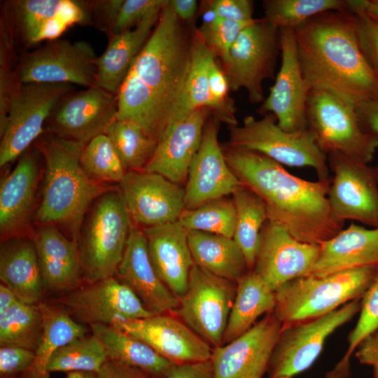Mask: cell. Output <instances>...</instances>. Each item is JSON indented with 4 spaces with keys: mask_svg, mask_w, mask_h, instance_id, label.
I'll use <instances>...</instances> for the list:
<instances>
[{
    "mask_svg": "<svg viewBox=\"0 0 378 378\" xmlns=\"http://www.w3.org/2000/svg\"><path fill=\"white\" fill-rule=\"evenodd\" d=\"M46 291L65 294L83 284L78 242L52 224L32 234Z\"/></svg>",
    "mask_w": 378,
    "mask_h": 378,
    "instance_id": "26",
    "label": "cell"
},
{
    "mask_svg": "<svg viewBox=\"0 0 378 378\" xmlns=\"http://www.w3.org/2000/svg\"><path fill=\"white\" fill-rule=\"evenodd\" d=\"M282 326L270 313L240 337L213 348L214 378H262Z\"/></svg>",
    "mask_w": 378,
    "mask_h": 378,
    "instance_id": "21",
    "label": "cell"
},
{
    "mask_svg": "<svg viewBox=\"0 0 378 378\" xmlns=\"http://www.w3.org/2000/svg\"><path fill=\"white\" fill-rule=\"evenodd\" d=\"M105 134L111 139L126 172L144 170L158 144L139 124L131 120L115 118Z\"/></svg>",
    "mask_w": 378,
    "mask_h": 378,
    "instance_id": "37",
    "label": "cell"
},
{
    "mask_svg": "<svg viewBox=\"0 0 378 378\" xmlns=\"http://www.w3.org/2000/svg\"><path fill=\"white\" fill-rule=\"evenodd\" d=\"M210 112L207 108H201L171 121L144 171L160 174L180 185L185 183Z\"/></svg>",
    "mask_w": 378,
    "mask_h": 378,
    "instance_id": "23",
    "label": "cell"
},
{
    "mask_svg": "<svg viewBox=\"0 0 378 378\" xmlns=\"http://www.w3.org/2000/svg\"><path fill=\"white\" fill-rule=\"evenodd\" d=\"M237 283L194 265L188 287L174 311L183 322L211 346L223 344L236 295Z\"/></svg>",
    "mask_w": 378,
    "mask_h": 378,
    "instance_id": "12",
    "label": "cell"
},
{
    "mask_svg": "<svg viewBox=\"0 0 378 378\" xmlns=\"http://www.w3.org/2000/svg\"><path fill=\"white\" fill-rule=\"evenodd\" d=\"M147 248L153 268L165 286L180 299L186 293L195 265L188 230L179 221L145 227Z\"/></svg>",
    "mask_w": 378,
    "mask_h": 378,
    "instance_id": "27",
    "label": "cell"
},
{
    "mask_svg": "<svg viewBox=\"0 0 378 378\" xmlns=\"http://www.w3.org/2000/svg\"><path fill=\"white\" fill-rule=\"evenodd\" d=\"M106 360L99 340L93 334L85 335L60 347L50 359L47 370L97 373Z\"/></svg>",
    "mask_w": 378,
    "mask_h": 378,
    "instance_id": "41",
    "label": "cell"
},
{
    "mask_svg": "<svg viewBox=\"0 0 378 378\" xmlns=\"http://www.w3.org/2000/svg\"><path fill=\"white\" fill-rule=\"evenodd\" d=\"M294 31L300 66L311 90L330 92L355 106L378 98V75L360 48L349 10L321 13Z\"/></svg>",
    "mask_w": 378,
    "mask_h": 378,
    "instance_id": "3",
    "label": "cell"
},
{
    "mask_svg": "<svg viewBox=\"0 0 378 378\" xmlns=\"http://www.w3.org/2000/svg\"><path fill=\"white\" fill-rule=\"evenodd\" d=\"M114 328L148 344L173 364L209 360L213 349L183 321L169 314L115 323Z\"/></svg>",
    "mask_w": 378,
    "mask_h": 378,
    "instance_id": "22",
    "label": "cell"
},
{
    "mask_svg": "<svg viewBox=\"0 0 378 378\" xmlns=\"http://www.w3.org/2000/svg\"><path fill=\"white\" fill-rule=\"evenodd\" d=\"M279 36L281 66L259 111L272 113L285 131L304 130L308 128L306 108L311 88L301 71L294 29L280 28Z\"/></svg>",
    "mask_w": 378,
    "mask_h": 378,
    "instance_id": "18",
    "label": "cell"
},
{
    "mask_svg": "<svg viewBox=\"0 0 378 378\" xmlns=\"http://www.w3.org/2000/svg\"><path fill=\"white\" fill-rule=\"evenodd\" d=\"M69 83L21 84L0 130V166L18 159L44 133L46 122L58 101L72 91Z\"/></svg>",
    "mask_w": 378,
    "mask_h": 378,
    "instance_id": "11",
    "label": "cell"
},
{
    "mask_svg": "<svg viewBox=\"0 0 378 378\" xmlns=\"http://www.w3.org/2000/svg\"><path fill=\"white\" fill-rule=\"evenodd\" d=\"M45 162L41 203L35 213L40 224L63 227L78 241L84 218L94 200L111 190L92 180L80 164L86 144L46 131L33 144Z\"/></svg>",
    "mask_w": 378,
    "mask_h": 378,
    "instance_id": "4",
    "label": "cell"
},
{
    "mask_svg": "<svg viewBox=\"0 0 378 378\" xmlns=\"http://www.w3.org/2000/svg\"><path fill=\"white\" fill-rule=\"evenodd\" d=\"M188 243L195 265L232 281L251 270L234 239L223 235L188 231Z\"/></svg>",
    "mask_w": 378,
    "mask_h": 378,
    "instance_id": "32",
    "label": "cell"
},
{
    "mask_svg": "<svg viewBox=\"0 0 378 378\" xmlns=\"http://www.w3.org/2000/svg\"><path fill=\"white\" fill-rule=\"evenodd\" d=\"M0 279L22 302L36 304L43 301L46 291L32 237L2 241Z\"/></svg>",
    "mask_w": 378,
    "mask_h": 378,
    "instance_id": "29",
    "label": "cell"
},
{
    "mask_svg": "<svg viewBox=\"0 0 378 378\" xmlns=\"http://www.w3.org/2000/svg\"><path fill=\"white\" fill-rule=\"evenodd\" d=\"M170 5L177 17L186 22L192 20L197 10L195 0H170Z\"/></svg>",
    "mask_w": 378,
    "mask_h": 378,
    "instance_id": "56",
    "label": "cell"
},
{
    "mask_svg": "<svg viewBox=\"0 0 378 378\" xmlns=\"http://www.w3.org/2000/svg\"><path fill=\"white\" fill-rule=\"evenodd\" d=\"M206 5V10L220 18L237 22L253 20V2L250 0H211Z\"/></svg>",
    "mask_w": 378,
    "mask_h": 378,
    "instance_id": "51",
    "label": "cell"
},
{
    "mask_svg": "<svg viewBox=\"0 0 378 378\" xmlns=\"http://www.w3.org/2000/svg\"><path fill=\"white\" fill-rule=\"evenodd\" d=\"M43 317V333L30 368L18 378H51L47 370L52 355L62 346L86 335V328L76 321L62 305L38 303Z\"/></svg>",
    "mask_w": 378,
    "mask_h": 378,
    "instance_id": "33",
    "label": "cell"
},
{
    "mask_svg": "<svg viewBox=\"0 0 378 378\" xmlns=\"http://www.w3.org/2000/svg\"><path fill=\"white\" fill-rule=\"evenodd\" d=\"M169 1V0H124L113 34L133 29L148 16L161 12Z\"/></svg>",
    "mask_w": 378,
    "mask_h": 378,
    "instance_id": "48",
    "label": "cell"
},
{
    "mask_svg": "<svg viewBox=\"0 0 378 378\" xmlns=\"http://www.w3.org/2000/svg\"><path fill=\"white\" fill-rule=\"evenodd\" d=\"M65 0H12L4 1L17 41L29 48L48 41L50 27Z\"/></svg>",
    "mask_w": 378,
    "mask_h": 378,
    "instance_id": "35",
    "label": "cell"
},
{
    "mask_svg": "<svg viewBox=\"0 0 378 378\" xmlns=\"http://www.w3.org/2000/svg\"><path fill=\"white\" fill-rule=\"evenodd\" d=\"M10 378H18V377H10Z\"/></svg>",
    "mask_w": 378,
    "mask_h": 378,
    "instance_id": "61",
    "label": "cell"
},
{
    "mask_svg": "<svg viewBox=\"0 0 378 378\" xmlns=\"http://www.w3.org/2000/svg\"><path fill=\"white\" fill-rule=\"evenodd\" d=\"M90 328L101 342L107 360L137 368L153 378H164L173 364L146 343L118 328L104 324Z\"/></svg>",
    "mask_w": 378,
    "mask_h": 378,
    "instance_id": "31",
    "label": "cell"
},
{
    "mask_svg": "<svg viewBox=\"0 0 378 378\" xmlns=\"http://www.w3.org/2000/svg\"><path fill=\"white\" fill-rule=\"evenodd\" d=\"M220 122L213 115L205 125L201 144L188 172L186 209H195L209 201L232 195L244 186L227 164L219 144Z\"/></svg>",
    "mask_w": 378,
    "mask_h": 378,
    "instance_id": "20",
    "label": "cell"
},
{
    "mask_svg": "<svg viewBox=\"0 0 378 378\" xmlns=\"http://www.w3.org/2000/svg\"><path fill=\"white\" fill-rule=\"evenodd\" d=\"M66 378H96V373L90 372H71L66 373Z\"/></svg>",
    "mask_w": 378,
    "mask_h": 378,
    "instance_id": "59",
    "label": "cell"
},
{
    "mask_svg": "<svg viewBox=\"0 0 378 378\" xmlns=\"http://www.w3.org/2000/svg\"><path fill=\"white\" fill-rule=\"evenodd\" d=\"M119 190L134 224L145 227L178 221L185 210V188L164 176L127 172Z\"/></svg>",
    "mask_w": 378,
    "mask_h": 378,
    "instance_id": "17",
    "label": "cell"
},
{
    "mask_svg": "<svg viewBox=\"0 0 378 378\" xmlns=\"http://www.w3.org/2000/svg\"><path fill=\"white\" fill-rule=\"evenodd\" d=\"M179 223L188 231H200L233 238L236 210L232 199L226 197L209 201L183 211Z\"/></svg>",
    "mask_w": 378,
    "mask_h": 378,
    "instance_id": "42",
    "label": "cell"
},
{
    "mask_svg": "<svg viewBox=\"0 0 378 378\" xmlns=\"http://www.w3.org/2000/svg\"><path fill=\"white\" fill-rule=\"evenodd\" d=\"M363 268L378 269V227L351 223L320 245L318 257L306 276L322 277Z\"/></svg>",
    "mask_w": 378,
    "mask_h": 378,
    "instance_id": "28",
    "label": "cell"
},
{
    "mask_svg": "<svg viewBox=\"0 0 378 378\" xmlns=\"http://www.w3.org/2000/svg\"><path fill=\"white\" fill-rule=\"evenodd\" d=\"M280 378H290V377H280Z\"/></svg>",
    "mask_w": 378,
    "mask_h": 378,
    "instance_id": "60",
    "label": "cell"
},
{
    "mask_svg": "<svg viewBox=\"0 0 378 378\" xmlns=\"http://www.w3.org/2000/svg\"><path fill=\"white\" fill-rule=\"evenodd\" d=\"M320 246L296 239L281 225L267 220L261 231L253 271L273 290L307 274Z\"/></svg>",
    "mask_w": 378,
    "mask_h": 378,
    "instance_id": "19",
    "label": "cell"
},
{
    "mask_svg": "<svg viewBox=\"0 0 378 378\" xmlns=\"http://www.w3.org/2000/svg\"><path fill=\"white\" fill-rule=\"evenodd\" d=\"M43 333L38 304L18 301L0 314V346H17L35 351Z\"/></svg>",
    "mask_w": 378,
    "mask_h": 378,
    "instance_id": "39",
    "label": "cell"
},
{
    "mask_svg": "<svg viewBox=\"0 0 378 378\" xmlns=\"http://www.w3.org/2000/svg\"><path fill=\"white\" fill-rule=\"evenodd\" d=\"M367 14L378 22V0H363Z\"/></svg>",
    "mask_w": 378,
    "mask_h": 378,
    "instance_id": "58",
    "label": "cell"
},
{
    "mask_svg": "<svg viewBox=\"0 0 378 378\" xmlns=\"http://www.w3.org/2000/svg\"><path fill=\"white\" fill-rule=\"evenodd\" d=\"M0 377H18L34 362L35 351L17 346H0Z\"/></svg>",
    "mask_w": 378,
    "mask_h": 378,
    "instance_id": "49",
    "label": "cell"
},
{
    "mask_svg": "<svg viewBox=\"0 0 378 378\" xmlns=\"http://www.w3.org/2000/svg\"><path fill=\"white\" fill-rule=\"evenodd\" d=\"M236 210V226L233 239L241 249L251 270L258 249L260 237L267 221L265 203L253 191L244 186L232 195Z\"/></svg>",
    "mask_w": 378,
    "mask_h": 378,
    "instance_id": "36",
    "label": "cell"
},
{
    "mask_svg": "<svg viewBox=\"0 0 378 378\" xmlns=\"http://www.w3.org/2000/svg\"><path fill=\"white\" fill-rule=\"evenodd\" d=\"M164 378H214L211 359L206 361L172 364Z\"/></svg>",
    "mask_w": 378,
    "mask_h": 378,
    "instance_id": "52",
    "label": "cell"
},
{
    "mask_svg": "<svg viewBox=\"0 0 378 378\" xmlns=\"http://www.w3.org/2000/svg\"><path fill=\"white\" fill-rule=\"evenodd\" d=\"M115 276L127 285L153 314L174 312L179 299L156 274L143 230L132 224L122 259Z\"/></svg>",
    "mask_w": 378,
    "mask_h": 378,
    "instance_id": "25",
    "label": "cell"
},
{
    "mask_svg": "<svg viewBox=\"0 0 378 378\" xmlns=\"http://www.w3.org/2000/svg\"><path fill=\"white\" fill-rule=\"evenodd\" d=\"M96 378H153L134 368L106 360L96 373Z\"/></svg>",
    "mask_w": 378,
    "mask_h": 378,
    "instance_id": "55",
    "label": "cell"
},
{
    "mask_svg": "<svg viewBox=\"0 0 378 378\" xmlns=\"http://www.w3.org/2000/svg\"><path fill=\"white\" fill-rule=\"evenodd\" d=\"M160 14V12L154 13L133 29L108 37L105 50L97 58L95 86L118 94L134 60L157 24Z\"/></svg>",
    "mask_w": 378,
    "mask_h": 378,
    "instance_id": "30",
    "label": "cell"
},
{
    "mask_svg": "<svg viewBox=\"0 0 378 378\" xmlns=\"http://www.w3.org/2000/svg\"><path fill=\"white\" fill-rule=\"evenodd\" d=\"M332 173L328 199L334 216L378 227V166L340 153L328 155Z\"/></svg>",
    "mask_w": 378,
    "mask_h": 378,
    "instance_id": "14",
    "label": "cell"
},
{
    "mask_svg": "<svg viewBox=\"0 0 378 378\" xmlns=\"http://www.w3.org/2000/svg\"><path fill=\"white\" fill-rule=\"evenodd\" d=\"M306 115L308 128L327 154L337 153L370 164L378 149V139L362 127L356 106L323 90L312 89Z\"/></svg>",
    "mask_w": 378,
    "mask_h": 378,
    "instance_id": "8",
    "label": "cell"
},
{
    "mask_svg": "<svg viewBox=\"0 0 378 378\" xmlns=\"http://www.w3.org/2000/svg\"><path fill=\"white\" fill-rule=\"evenodd\" d=\"M354 353L360 363L372 366L374 378H378V328L358 344Z\"/></svg>",
    "mask_w": 378,
    "mask_h": 378,
    "instance_id": "53",
    "label": "cell"
},
{
    "mask_svg": "<svg viewBox=\"0 0 378 378\" xmlns=\"http://www.w3.org/2000/svg\"><path fill=\"white\" fill-rule=\"evenodd\" d=\"M377 271L363 268L292 279L274 291L273 314L283 326L327 314L362 297Z\"/></svg>",
    "mask_w": 378,
    "mask_h": 378,
    "instance_id": "6",
    "label": "cell"
},
{
    "mask_svg": "<svg viewBox=\"0 0 378 378\" xmlns=\"http://www.w3.org/2000/svg\"><path fill=\"white\" fill-rule=\"evenodd\" d=\"M361 297L323 316L283 326L267 368L269 378L293 376L311 367L325 342L359 311Z\"/></svg>",
    "mask_w": 378,
    "mask_h": 378,
    "instance_id": "10",
    "label": "cell"
},
{
    "mask_svg": "<svg viewBox=\"0 0 378 378\" xmlns=\"http://www.w3.org/2000/svg\"><path fill=\"white\" fill-rule=\"evenodd\" d=\"M237 290L223 335L227 344L250 330L262 314L273 313L275 295L253 270L237 281Z\"/></svg>",
    "mask_w": 378,
    "mask_h": 378,
    "instance_id": "34",
    "label": "cell"
},
{
    "mask_svg": "<svg viewBox=\"0 0 378 378\" xmlns=\"http://www.w3.org/2000/svg\"><path fill=\"white\" fill-rule=\"evenodd\" d=\"M263 8V19L279 29H293L321 13L349 10L343 0H267Z\"/></svg>",
    "mask_w": 378,
    "mask_h": 378,
    "instance_id": "40",
    "label": "cell"
},
{
    "mask_svg": "<svg viewBox=\"0 0 378 378\" xmlns=\"http://www.w3.org/2000/svg\"><path fill=\"white\" fill-rule=\"evenodd\" d=\"M223 153L241 183L265 203L267 220L281 225L296 239L320 246L343 229L328 202L330 181L301 178L256 151L230 146Z\"/></svg>",
    "mask_w": 378,
    "mask_h": 378,
    "instance_id": "2",
    "label": "cell"
},
{
    "mask_svg": "<svg viewBox=\"0 0 378 378\" xmlns=\"http://www.w3.org/2000/svg\"><path fill=\"white\" fill-rule=\"evenodd\" d=\"M55 302L64 307L76 321L89 326H113L119 321L155 315L127 285L115 276L83 283L57 298Z\"/></svg>",
    "mask_w": 378,
    "mask_h": 378,
    "instance_id": "15",
    "label": "cell"
},
{
    "mask_svg": "<svg viewBox=\"0 0 378 378\" xmlns=\"http://www.w3.org/2000/svg\"><path fill=\"white\" fill-rule=\"evenodd\" d=\"M41 153L33 145L18 158L14 169L0 185L1 240L24 235L33 215L39 182Z\"/></svg>",
    "mask_w": 378,
    "mask_h": 378,
    "instance_id": "24",
    "label": "cell"
},
{
    "mask_svg": "<svg viewBox=\"0 0 378 378\" xmlns=\"http://www.w3.org/2000/svg\"><path fill=\"white\" fill-rule=\"evenodd\" d=\"M124 0L85 1L91 25L105 33L113 34L118 14Z\"/></svg>",
    "mask_w": 378,
    "mask_h": 378,
    "instance_id": "50",
    "label": "cell"
},
{
    "mask_svg": "<svg viewBox=\"0 0 378 378\" xmlns=\"http://www.w3.org/2000/svg\"><path fill=\"white\" fill-rule=\"evenodd\" d=\"M206 11L208 14L204 15V22L197 31L205 45L223 63L239 34L254 19L237 22L218 18L212 12Z\"/></svg>",
    "mask_w": 378,
    "mask_h": 378,
    "instance_id": "46",
    "label": "cell"
},
{
    "mask_svg": "<svg viewBox=\"0 0 378 378\" xmlns=\"http://www.w3.org/2000/svg\"><path fill=\"white\" fill-rule=\"evenodd\" d=\"M80 164L90 178L101 183H119L127 172L111 139L105 134L95 136L85 146Z\"/></svg>",
    "mask_w": 378,
    "mask_h": 378,
    "instance_id": "44",
    "label": "cell"
},
{
    "mask_svg": "<svg viewBox=\"0 0 378 378\" xmlns=\"http://www.w3.org/2000/svg\"><path fill=\"white\" fill-rule=\"evenodd\" d=\"M358 320L348 337V349L335 368L326 378H346L349 359L358 344L378 328V271L370 285L361 297Z\"/></svg>",
    "mask_w": 378,
    "mask_h": 378,
    "instance_id": "45",
    "label": "cell"
},
{
    "mask_svg": "<svg viewBox=\"0 0 378 378\" xmlns=\"http://www.w3.org/2000/svg\"><path fill=\"white\" fill-rule=\"evenodd\" d=\"M132 224L119 190L111 189L94 200L78 241L83 283L115 275Z\"/></svg>",
    "mask_w": 378,
    "mask_h": 378,
    "instance_id": "5",
    "label": "cell"
},
{
    "mask_svg": "<svg viewBox=\"0 0 378 378\" xmlns=\"http://www.w3.org/2000/svg\"><path fill=\"white\" fill-rule=\"evenodd\" d=\"M229 130L230 146L256 151L281 165L311 167L318 180L330 181L328 155L310 129L285 131L272 113H267L260 119L248 115L241 125L230 126Z\"/></svg>",
    "mask_w": 378,
    "mask_h": 378,
    "instance_id": "7",
    "label": "cell"
},
{
    "mask_svg": "<svg viewBox=\"0 0 378 378\" xmlns=\"http://www.w3.org/2000/svg\"><path fill=\"white\" fill-rule=\"evenodd\" d=\"M281 54L279 29L265 19H254L239 34L222 63L230 89L244 88L249 102H264L262 83L272 78Z\"/></svg>",
    "mask_w": 378,
    "mask_h": 378,
    "instance_id": "9",
    "label": "cell"
},
{
    "mask_svg": "<svg viewBox=\"0 0 378 378\" xmlns=\"http://www.w3.org/2000/svg\"><path fill=\"white\" fill-rule=\"evenodd\" d=\"M170 0L118 93L116 119L139 124L158 142L173 118L189 74L194 30Z\"/></svg>",
    "mask_w": 378,
    "mask_h": 378,
    "instance_id": "1",
    "label": "cell"
},
{
    "mask_svg": "<svg viewBox=\"0 0 378 378\" xmlns=\"http://www.w3.org/2000/svg\"><path fill=\"white\" fill-rule=\"evenodd\" d=\"M353 14L360 48L369 65L378 75V22L370 17L363 0H346Z\"/></svg>",
    "mask_w": 378,
    "mask_h": 378,
    "instance_id": "47",
    "label": "cell"
},
{
    "mask_svg": "<svg viewBox=\"0 0 378 378\" xmlns=\"http://www.w3.org/2000/svg\"><path fill=\"white\" fill-rule=\"evenodd\" d=\"M356 110L363 129L378 139V98L358 104Z\"/></svg>",
    "mask_w": 378,
    "mask_h": 378,
    "instance_id": "54",
    "label": "cell"
},
{
    "mask_svg": "<svg viewBox=\"0 0 378 378\" xmlns=\"http://www.w3.org/2000/svg\"><path fill=\"white\" fill-rule=\"evenodd\" d=\"M18 301H20V299L10 289L1 284L0 314H4L6 311H8Z\"/></svg>",
    "mask_w": 378,
    "mask_h": 378,
    "instance_id": "57",
    "label": "cell"
},
{
    "mask_svg": "<svg viewBox=\"0 0 378 378\" xmlns=\"http://www.w3.org/2000/svg\"><path fill=\"white\" fill-rule=\"evenodd\" d=\"M214 57H216V55L205 45L197 28H195L189 74L181 99L171 121L183 118L201 108L211 110L208 69L211 59Z\"/></svg>",
    "mask_w": 378,
    "mask_h": 378,
    "instance_id": "38",
    "label": "cell"
},
{
    "mask_svg": "<svg viewBox=\"0 0 378 378\" xmlns=\"http://www.w3.org/2000/svg\"><path fill=\"white\" fill-rule=\"evenodd\" d=\"M97 58L87 41L57 38L19 55L16 74L21 84L69 83L88 88L95 86Z\"/></svg>",
    "mask_w": 378,
    "mask_h": 378,
    "instance_id": "13",
    "label": "cell"
},
{
    "mask_svg": "<svg viewBox=\"0 0 378 378\" xmlns=\"http://www.w3.org/2000/svg\"><path fill=\"white\" fill-rule=\"evenodd\" d=\"M17 38L6 10L0 15V130L6 124L12 100L21 83L16 74Z\"/></svg>",
    "mask_w": 378,
    "mask_h": 378,
    "instance_id": "43",
    "label": "cell"
},
{
    "mask_svg": "<svg viewBox=\"0 0 378 378\" xmlns=\"http://www.w3.org/2000/svg\"><path fill=\"white\" fill-rule=\"evenodd\" d=\"M118 94L94 86L63 96L48 117L45 131L59 137L87 144L105 134L115 119Z\"/></svg>",
    "mask_w": 378,
    "mask_h": 378,
    "instance_id": "16",
    "label": "cell"
}]
</instances>
